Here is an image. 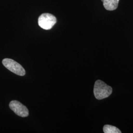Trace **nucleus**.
Returning <instances> with one entry per match:
<instances>
[{"mask_svg":"<svg viewBox=\"0 0 133 133\" xmlns=\"http://www.w3.org/2000/svg\"><path fill=\"white\" fill-rule=\"evenodd\" d=\"M10 109L17 115L22 117H27L29 115V110L25 105L19 101L14 100L10 102Z\"/></svg>","mask_w":133,"mask_h":133,"instance_id":"20e7f679","label":"nucleus"},{"mask_svg":"<svg viewBox=\"0 0 133 133\" xmlns=\"http://www.w3.org/2000/svg\"><path fill=\"white\" fill-rule=\"evenodd\" d=\"M119 0H103V5L108 10H114L117 8Z\"/></svg>","mask_w":133,"mask_h":133,"instance_id":"39448f33","label":"nucleus"},{"mask_svg":"<svg viewBox=\"0 0 133 133\" xmlns=\"http://www.w3.org/2000/svg\"><path fill=\"white\" fill-rule=\"evenodd\" d=\"M103 131L105 133H121V131L117 127L110 125H105L103 127Z\"/></svg>","mask_w":133,"mask_h":133,"instance_id":"423d86ee","label":"nucleus"},{"mask_svg":"<svg viewBox=\"0 0 133 133\" xmlns=\"http://www.w3.org/2000/svg\"><path fill=\"white\" fill-rule=\"evenodd\" d=\"M3 65L10 71L20 76H24L26 74L24 68L22 66L14 60L5 58L3 60Z\"/></svg>","mask_w":133,"mask_h":133,"instance_id":"f03ea898","label":"nucleus"},{"mask_svg":"<svg viewBox=\"0 0 133 133\" xmlns=\"http://www.w3.org/2000/svg\"><path fill=\"white\" fill-rule=\"evenodd\" d=\"M57 22L56 18L50 14H43L41 15L38 19V25L44 30H50Z\"/></svg>","mask_w":133,"mask_h":133,"instance_id":"7ed1b4c3","label":"nucleus"},{"mask_svg":"<svg viewBox=\"0 0 133 133\" xmlns=\"http://www.w3.org/2000/svg\"><path fill=\"white\" fill-rule=\"evenodd\" d=\"M112 92L111 87L107 85L104 81L97 80L94 87V94L97 100H102L109 97Z\"/></svg>","mask_w":133,"mask_h":133,"instance_id":"f257e3e1","label":"nucleus"}]
</instances>
